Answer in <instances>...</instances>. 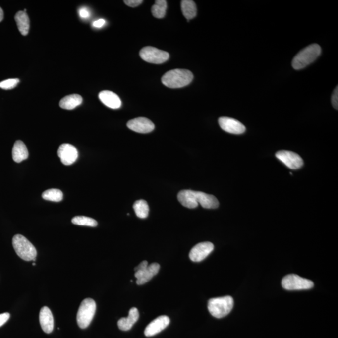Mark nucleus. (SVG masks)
<instances>
[{
    "instance_id": "33",
    "label": "nucleus",
    "mask_w": 338,
    "mask_h": 338,
    "mask_svg": "<svg viewBox=\"0 0 338 338\" xmlns=\"http://www.w3.org/2000/svg\"><path fill=\"white\" fill-rule=\"evenodd\" d=\"M105 24H106V20L104 19H99V20L94 21L92 26L95 28H101L104 27Z\"/></svg>"
},
{
    "instance_id": "3",
    "label": "nucleus",
    "mask_w": 338,
    "mask_h": 338,
    "mask_svg": "<svg viewBox=\"0 0 338 338\" xmlns=\"http://www.w3.org/2000/svg\"><path fill=\"white\" fill-rule=\"evenodd\" d=\"M14 249L23 260L26 261H35L37 258V252L35 247L27 238L20 234H16L12 240Z\"/></svg>"
},
{
    "instance_id": "14",
    "label": "nucleus",
    "mask_w": 338,
    "mask_h": 338,
    "mask_svg": "<svg viewBox=\"0 0 338 338\" xmlns=\"http://www.w3.org/2000/svg\"><path fill=\"white\" fill-rule=\"evenodd\" d=\"M159 270L160 265L158 263H152L144 270L135 271V276L137 278V284H146L159 273Z\"/></svg>"
},
{
    "instance_id": "8",
    "label": "nucleus",
    "mask_w": 338,
    "mask_h": 338,
    "mask_svg": "<svg viewBox=\"0 0 338 338\" xmlns=\"http://www.w3.org/2000/svg\"><path fill=\"white\" fill-rule=\"evenodd\" d=\"M276 157L283 164L291 169H298L303 166V159L298 154L293 152L281 151L276 154Z\"/></svg>"
},
{
    "instance_id": "10",
    "label": "nucleus",
    "mask_w": 338,
    "mask_h": 338,
    "mask_svg": "<svg viewBox=\"0 0 338 338\" xmlns=\"http://www.w3.org/2000/svg\"><path fill=\"white\" fill-rule=\"evenodd\" d=\"M219 125L224 131L232 134H242L246 130L242 123L232 118L221 117L219 118Z\"/></svg>"
},
{
    "instance_id": "18",
    "label": "nucleus",
    "mask_w": 338,
    "mask_h": 338,
    "mask_svg": "<svg viewBox=\"0 0 338 338\" xmlns=\"http://www.w3.org/2000/svg\"><path fill=\"white\" fill-rule=\"evenodd\" d=\"M139 318V311L136 308L130 309L127 318H122L118 321L119 329L122 331H128L131 330L134 324L137 322Z\"/></svg>"
},
{
    "instance_id": "19",
    "label": "nucleus",
    "mask_w": 338,
    "mask_h": 338,
    "mask_svg": "<svg viewBox=\"0 0 338 338\" xmlns=\"http://www.w3.org/2000/svg\"><path fill=\"white\" fill-rule=\"evenodd\" d=\"M197 201L205 209H216L219 207V201L216 197L206 193L196 191Z\"/></svg>"
},
{
    "instance_id": "6",
    "label": "nucleus",
    "mask_w": 338,
    "mask_h": 338,
    "mask_svg": "<svg viewBox=\"0 0 338 338\" xmlns=\"http://www.w3.org/2000/svg\"><path fill=\"white\" fill-rule=\"evenodd\" d=\"M282 286L288 291L306 290L313 288L314 283L312 281L297 275H288L283 278Z\"/></svg>"
},
{
    "instance_id": "22",
    "label": "nucleus",
    "mask_w": 338,
    "mask_h": 338,
    "mask_svg": "<svg viewBox=\"0 0 338 338\" xmlns=\"http://www.w3.org/2000/svg\"><path fill=\"white\" fill-rule=\"evenodd\" d=\"M15 19L21 34L24 36L27 35L29 32L30 20L27 13L23 11H18L16 14Z\"/></svg>"
},
{
    "instance_id": "17",
    "label": "nucleus",
    "mask_w": 338,
    "mask_h": 338,
    "mask_svg": "<svg viewBox=\"0 0 338 338\" xmlns=\"http://www.w3.org/2000/svg\"><path fill=\"white\" fill-rule=\"evenodd\" d=\"M178 201L185 208H196L198 206L197 201L196 191L191 190H183L178 193Z\"/></svg>"
},
{
    "instance_id": "7",
    "label": "nucleus",
    "mask_w": 338,
    "mask_h": 338,
    "mask_svg": "<svg viewBox=\"0 0 338 338\" xmlns=\"http://www.w3.org/2000/svg\"><path fill=\"white\" fill-rule=\"evenodd\" d=\"M140 56L147 62L153 64L163 63L169 58L168 52L152 47L143 48L140 52Z\"/></svg>"
},
{
    "instance_id": "13",
    "label": "nucleus",
    "mask_w": 338,
    "mask_h": 338,
    "mask_svg": "<svg viewBox=\"0 0 338 338\" xmlns=\"http://www.w3.org/2000/svg\"><path fill=\"white\" fill-rule=\"evenodd\" d=\"M170 322V318L168 316L165 315L159 316L147 325L145 330V335L147 337H151L158 334L162 331L166 329Z\"/></svg>"
},
{
    "instance_id": "24",
    "label": "nucleus",
    "mask_w": 338,
    "mask_h": 338,
    "mask_svg": "<svg viewBox=\"0 0 338 338\" xmlns=\"http://www.w3.org/2000/svg\"><path fill=\"white\" fill-rule=\"evenodd\" d=\"M133 208L138 218L146 219L148 217L149 207L147 202L144 200H139L135 202Z\"/></svg>"
},
{
    "instance_id": "25",
    "label": "nucleus",
    "mask_w": 338,
    "mask_h": 338,
    "mask_svg": "<svg viewBox=\"0 0 338 338\" xmlns=\"http://www.w3.org/2000/svg\"><path fill=\"white\" fill-rule=\"evenodd\" d=\"M167 7L168 4L166 0H157L152 7V15L156 18H164L166 15Z\"/></svg>"
},
{
    "instance_id": "4",
    "label": "nucleus",
    "mask_w": 338,
    "mask_h": 338,
    "mask_svg": "<svg viewBox=\"0 0 338 338\" xmlns=\"http://www.w3.org/2000/svg\"><path fill=\"white\" fill-rule=\"evenodd\" d=\"M234 306V299L230 296L209 299L208 309L212 316L216 318L225 317L230 313Z\"/></svg>"
},
{
    "instance_id": "23",
    "label": "nucleus",
    "mask_w": 338,
    "mask_h": 338,
    "mask_svg": "<svg viewBox=\"0 0 338 338\" xmlns=\"http://www.w3.org/2000/svg\"><path fill=\"white\" fill-rule=\"evenodd\" d=\"M181 9L183 15L186 18L188 21L196 17L197 15L196 4L192 0H183L181 1Z\"/></svg>"
},
{
    "instance_id": "20",
    "label": "nucleus",
    "mask_w": 338,
    "mask_h": 338,
    "mask_svg": "<svg viewBox=\"0 0 338 338\" xmlns=\"http://www.w3.org/2000/svg\"><path fill=\"white\" fill-rule=\"evenodd\" d=\"M29 153L27 147L21 140H17L12 149V158L15 163H20L28 159Z\"/></svg>"
},
{
    "instance_id": "27",
    "label": "nucleus",
    "mask_w": 338,
    "mask_h": 338,
    "mask_svg": "<svg viewBox=\"0 0 338 338\" xmlns=\"http://www.w3.org/2000/svg\"><path fill=\"white\" fill-rule=\"evenodd\" d=\"M71 222L75 225L92 227H96L98 225V223L94 219L86 216H76L72 219Z\"/></svg>"
},
{
    "instance_id": "28",
    "label": "nucleus",
    "mask_w": 338,
    "mask_h": 338,
    "mask_svg": "<svg viewBox=\"0 0 338 338\" xmlns=\"http://www.w3.org/2000/svg\"><path fill=\"white\" fill-rule=\"evenodd\" d=\"M20 80L18 78H11L0 82V88L4 90H11L14 89L18 84Z\"/></svg>"
},
{
    "instance_id": "32",
    "label": "nucleus",
    "mask_w": 338,
    "mask_h": 338,
    "mask_svg": "<svg viewBox=\"0 0 338 338\" xmlns=\"http://www.w3.org/2000/svg\"><path fill=\"white\" fill-rule=\"evenodd\" d=\"M10 318V315L8 313L0 314V327L4 325Z\"/></svg>"
},
{
    "instance_id": "16",
    "label": "nucleus",
    "mask_w": 338,
    "mask_h": 338,
    "mask_svg": "<svg viewBox=\"0 0 338 338\" xmlns=\"http://www.w3.org/2000/svg\"><path fill=\"white\" fill-rule=\"evenodd\" d=\"M40 323L45 333H51L54 328V316L51 309L45 306L41 309L40 313Z\"/></svg>"
},
{
    "instance_id": "21",
    "label": "nucleus",
    "mask_w": 338,
    "mask_h": 338,
    "mask_svg": "<svg viewBox=\"0 0 338 338\" xmlns=\"http://www.w3.org/2000/svg\"><path fill=\"white\" fill-rule=\"evenodd\" d=\"M82 101L83 99L81 95L71 94L63 97L59 102V106L61 108L66 109V110H72L82 104Z\"/></svg>"
},
{
    "instance_id": "30",
    "label": "nucleus",
    "mask_w": 338,
    "mask_h": 338,
    "mask_svg": "<svg viewBox=\"0 0 338 338\" xmlns=\"http://www.w3.org/2000/svg\"><path fill=\"white\" fill-rule=\"evenodd\" d=\"M78 13H79V15L81 18L83 19H87L90 17V12L89 9L85 7H82L79 9L78 10Z\"/></svg>"
},
{
    "instance_id": "26",
    "label": "nucleus",
    "mask_w": 338,
    "mask_h": 338,
    "mask_svg": "<svg viewBox=\"0 0 338 338\" xmlns=\"http://www.w3.org/2000/svg\"><path fill=\"white\" fill-rule=\"evenodd\" d=\"M42 197L46 201L58 202L62 201L63 194L60 190L51 189L43 193Z\"/></svg>"
},
{
    "instance_id": "34",
    "label": "nucleus",
    "mask_w": 338,
    "mask_h": 338,
    "mask_svg": "<svg viewBox=\"0 0 338 338\" xmlns=\"http://www.w3.org/2000/svg\"><path fill=\"white\" fill-rule=\"evenodd\" d=\"M148 265V262L147 261H142V263H140L139 265H138L137 267L134 269V270L137 271L144 270V269L146 268Z\"/></svg>"
},
{
    "instance_id": "35",
    "label": "nucleus",
    "mask_w": 338,
    "mask_h": 338,
    "mask_svg": "<svg viewBox=\"0 0 338 338\" xmlns=\"http://www.w3.org/2000/svg\"><path fill=\"white\" fill-rule=\"evenodd\" d=\"M4 13L3 9L0 7V22L3 20Z\"/></svg>"
},
{
    "instance_id": "29",
    "label": "nucleus",
    "mask_w": 338,
    "mask_h": 338,
    "mask_svg": "<svg viewBox=\"0 0 338 338\" xmlns=\"http://www.w3.org/2000/svg\"><path fill=\"white\" fill-rule=\"evenodd\" d=\"M332 102L333 106L334 107L335 109L338 110V86L336 87V89L333 92L332 97Z\"/></svg>"
},
{
    "instance_id": "31",
    "label": "nucleus",
    "mask_w": 338,
    "mask_h": 338,
    "mask_svg": "<svg viewBox=\"0 0 338 338\" xmlns=\"http://www.w3.org/2000/svg\"><path fill=\"white\" fill-rule=\"evenodd\" d=\"M124 3L127 6L135 8L143 3L142 0H125Z\"/></svg>"
},
{
    "instance_id": "9",
    "label": "nucleus",
    "mask_w": 338,
    "mask_h": 338,
    "mask_svg": "<svg viewBox=\"0 0 338 338\" xmlns=\"http://www.w3.org/2000/svg\"><path fill=\"white\" fill-rule=\"evenodd\" d=\"M214 246L210 242H201L191 249L189 253L190 260L201 262L206 259L213 251Z\"/></svg>"
},
{
    "instance_id": "1",
    "label": "nucleus",
    "mask_w": 338,
    "mask_h": 338,
    "mask_svg": "<svg viewBox=\"0 0 338 338\" xmlns=\"http://www.w3.org/2000/svg\"><path fill=\"white\" fill-rule=\"evenodd\" d=\"M194 78L191 71L185 69H174L168 71L162 77V82L170 89H178L189 85Z\"/></svg>"
},
{
    "instance_id": "5",
    "label": "nucleus",
    "mask_w": 338,
    "mask_h": 338,
    "mask_svg": "<svg viewBox=\"0 0 338 338\" xmlns=\"http://www.w3.org/2000/svg\"><path fill=\"white\" fill-rule=\"evenodd\" d=\"M96 311V303L94 299L87 298L82 302L78 309L77 321L82 329H85L91 323Z\"/></svg>"
},
{
    "instance_id": "15",
    "label": "nucleus",
    "mask_w": 338,
    "mask_h": 338,
    "mask_svg": "<svg viewBox=\"0 0 338 338\" xmlns=\"http://www.w3.org/2000/svg\"><path fill=\"white\" fill-rule=\"evenodd\" d=\"M99 97L102 103L109 108L116 109L122 106L120 97L113 92L104 90L99 93Z\"/></svg>"
},
{
    "instance_id": "11",
    "label": "nucleus",
    "mask_w": 338,
    "mask_h": 338,
    "mask_svg": "<svg viewBox=\"0 0 338 338\" xmlns=\"http://www.w3.org/2000/svg\"><path fill=\"white\" fill-rule=\"evenodd\" d=\"M127 127L134 132L140 134H148L154 130L155 125L149 119L145 117H139L128 121Z\"/></svg>"
},
{
    "instance_id": "12",
    "label": "nucleus",
    "mask_w": 338,
    "mask_h": 338,
    "mask_svg": "<svg viewBox=\"0 0 338 338\" xmlns=\"http://www.w3.org/2000/svg\"><path fill=\"white\" fill-rule=\"evenodd\" d=\"M58 156L64 165L70 166L77 160L78 153L77 149L72 145L63 144L59 147Z\"/></svg>"
},
{
    "instance_id": "2",
    "label": "nucleus",
    "mask_w": 338,
    "mask_h": 338,
    "mask_svg": "<svg viewBox=\"0 0 338 338\" xmlns=\"http://www.w3.org/2000/svg\"><path fill=\"white\" fill-rule=\"evenodd\" d=\"M321 53V48L318 44H312L304 48L295 56L292 66L295 70H299L306 68L315 61Z\"/></svg>"
}]
</instances>
